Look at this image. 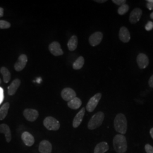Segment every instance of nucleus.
Masks as SVG:
<instances>
[{"instance_id":"obj_1","label":"nucleus","mask_w":153,"mask_h":153,"mask_svg":"<svg viewBox=\"0 0 153 153\" xmlns=\"http://www.w3.org/2000/svg\"><path fill=\"white\" fill-rule=\"evenodd\" d=\"M113 145L117 153H125L127 150V141L123 134H117L113 139Z\"/></svg>"},{"instance_id":"obj_2","label":"nucleus","mask_w":153,"mask_h":153,"mask_svg":"<svg viewBox=\"0 0 153 153\" xmlns=\"http://www.w3.org/2000/svg\"><path fill=\"white\" fill-rule=\"evenodd\" d=\"M114 128L116 131L125 134L127 131V120L126 116L123 114H119L116 115L114 120Z\"/></svg>"},{"instance_id":"obj_3","label":"nucleus","mask_w":153,"mask_h":153,"mask_svg":"<svg viewBox=\"0 0 153 153\" xmlns=\"http://www.w3.org/2000/svg\"><path fill=\"white\" fill-rule=\"evenodd\" d=\"M104 114L103 112H98L93 115L88 121V127L90 130H94L101 126L103 122Z\"/></svg>"},{"instance_id":"obj_4","label":"nucleus","mask_w":153,"mask_h":153,"mask_svg":"<svg viewBox=\"0 0 153 153\" xmlns=\"http://www.w3.org/2000/svg\"><path fill=\"white\" fill-rule=\"evenodd\" d=\"M44 126L49 131H57L60 128L59 121L52 116H48L43 121Z\"/></svg>"},{"instance_id":"obj_5","label":"nucleus","mask_w":153,"mask_h":153,"mask_svg":"<svg viewBox=\"0 0 153 153\" xmlns=\"http://www.w3.org/2000/svg\"><path fill=\"white\" fill-rule=\"evenodd\" d=\"M101 98H102V94L97 93L95 95H94L93 97L90 99L86 107L88 112H91L94 111V109L96 108L97 106L98 105L99 102L100 101Z\"/></svg>"},{"instance_id":"obj_6","label":"nucleus","mask_w":153,"mask_h":153,"mask_svg":"<svg viewBox=\"0 0 153 153\" xmlns=\"http://www.w3.org/2000/svg\"><path fill=\"white\" fill-rule=\"evenodd\" d=\"M23 116L27 120L33 122L38 118V111L36 109L27 108L24 110Z\"/></svg>"},{"instance_id":"obj_7","label":"nucleus","mask_w":153,"mask_h":153,"mask_svg":"<svg viewBox=\"0 0 153 153\" xmlns=\"http://www.w3.org/2000/svg\"><path fill=\"white\" fill-rule=\"evenodd\" d=\"M27 61V56L26 55L22 54L19 56L17 62L14 65L15 70L17 71H22L26 65Z\"/></svg>"},{"instance_id":"obj_8","label":"nucleus","mask_w":153,"mask_h":153,"mask_svg":"<svg viewBox=\"0 0 153 153\" xmlns=\"http://www.w3.org/2000/svg\"><path fill=\"white\" fill-rule=\"evenodd\" d=\"M103 35L101 32H96L94 33L88 39L89 43L90 44L93 46V47H95L100 44L103 39Z\"/></svg>"},{"instance_id":"obj_9","label":"nucleus","mask_w":153,"mask_h":153,"mask_svg":"<svg viewBox=\"0 0 153 153\" xmlns=\"http://www.w3.org/2000/svg\"><path fill=\"white\" fill-rule=\"evenodd\" d=\"M61 95L65 101L69 102L76 97V93L71 88H65L62 90Z\"/></svg>"},{"instance_id":"obj_10","label":"nucleus","mask_w":153,"mask_h":153,"mask_svg":"<svg viewBox=\"0 0 153 153\" xmlns=\"http://www.w3.org/2000/svg\"><path fill=\"white\" fill-rule=\"evenodd\" d=\"M50 52L55 56H59L64 54V52L61 48L60 44L57 42H53L49 44Z\"/></svg>"},{"instance_id":"obj_11","label":"nucleus","mask_w":153,"mask_h":153,"mask_svg":"<svg viewBox=\"0 0 153 153\" xmlns=\"http://www.w3.org/2000/svg\"><path fill=\"white\" fill-rule=\"evenodd\" d=\"M142 15V10L138 7L134 9L131 11L129 16V22L131 24H135L138 22Z\"/></svg>"},{"instance_id":"obj_12","label":"nucleus","mask_w":153,"mask_h":153,"mask_svg":"<svg viewBox=\"0 0 153 153\" xmlns=\"http://www.w3.org/2000/svg\"><path fill=\"white\" fill-rule=\"evenodd\" d=\"M137 62L139 68L141 69H145L149 64V60L148 56L144 53H141L137 56Z\"/></svg>"},{"instance_id":"obj_13","label":"nucleus","mask_w":153,"mask_h":153,"mask_svg":"<svg viewBox=\"0 0 153 153\" xmlns=\"http://www.w3.org/2000/svg\"><path fill=\"white\" fill-rule=\"evenodd\" d=\"M52 146L51 143L47 140H43L40 142L39 146V152L40 153H51Z\"/></svg>"},{"instance_id":"obj_14","label":"nucleus","mask_w":153,"mask_h":153,"mask_svg":"<svg viewBox=\"0 0 153 153\" xmlns=\"http://www.w3.org/2000/svg\"><path fill=\"white\" fill-rule=\"evenodd\" d=\"M119 39L123 43H128L131 39V34L126 27H121L119 33Z\"/></svg>"},{"instance_id":"obj_15","label":"nucleus","mask_w":153,"mask_h":153,"mask_svg":"<svg viewBox=\"0 0 153 153\" xmlns=\"http://www.w3.org/2000/svg\"><path fill=\"white\" fill-rule=\"evenodd\" d=\"M85 114V108L83 107L77 113L76 116L74 118L73 121V126L74 128H78L81 124L83 119L84 117Z\"/></svg>"},{"instance_id":"obj_16","label":"nucleus","mask_w":153,"mask_h":153,"mask_svg":"<svg viewBox=\"0 0 153 153\" xmlns=\"http://www.w3.org/2000/svg\"><path fill=\"white\" fill-rule=\"evenodd\" d=\"M21 137L23 142L27 146H32L35 142L34 137L31 133L28 131L23 132Z\"/></svg>"},{"instance_id":"obj_17","label":"nucleus","mask_w":153,"mask_h":153,"mask_svg":"<svg viewBox=\"0 0 153 153\" xmlns=\"http://www.w3.org/2000/svg\"><path fill=\"white\" fill-rule=\"evenodd\" d=\"M0 133H3L5 136L6 142L9 143L11 141V133L9 126L5 124H2L0 125Z\"/></svg>"},{"instance_id":"obj_18","label":"nucleus","mask_w":153,"mask_h":153,"mask_svg":"<svg viewBox=\"0 0 153 153\" xmlns=\"http://www.w3.org/2000/svg\"><path fill=\"white\" fill-rule=\"evenodd\" d=\"M21 83V82L19 79H16L11 82V85L8 87V94L10 96L14 95L20 86Z\"/></svg>"},{"instance_id":"obj_19","label":"nucleus","mask_w":153,"mask_h":153,"mask_svg":"<svg viewBox=\"0 0 153 153\" xmlns=\"http://www.w3.org/2000/svg\"><path fill=\"white\" fill-rule=\"evenodd\" d=\"M109 150V145L106 142H101L98 143L94 149V153H104Z\"/></svg>"},{"instance_id":"obj_20","label":"nucleus","mask_w":153,"mask_h":153,"mask_svg":"<svg viewBox=\"0 0 153 153\" xmlns=\"http://www.w3.org/2000/svg\"><path fill=\"white\" fill-rule=\"evenodd\" d=\"M82 105L81 100L77 97L71 99L68 103V106L72 109H78Z\"/></svg>"},{"instance_id":"obj_21","label":"nucleus","mask_w":153,"mask_h":153,"mask_svg":"<svg viewBox=\"0 0 153 153\" xmlns=\"http://www.w3.org/2000/svg\"><path fill=\"white\" fill-rule=\"evenodd\" d=\"M78 45V38L76 35H73L68 43V49L71 51L76 50Z\"/></svg>"},{"instance_id":"obj_22","label":"nucleus","mask_w":153,"mask_h":153,"mask_svg":"<svg viewBox=\"0 0 153 153\" xmlns=\"http://www.w3.org/2000/svg\"><path fill=\"white\" fill-rule=\"evenodd\" d=\"M0 72L3 76L4 82L7 83L10 81L11 79V73L6 67H2L0 69Z\"/></svg>"},{"instance_id":"obj_23","label":"nucleus","mask_w":153,"mask_h":153,"mask_svg":"<svg viewBox=\"0 0 153 153\" xmlns=\"http://www.w3.org/2000/svg\"><path fill=\"white\" fill-rule=\"evenodd\" d=\"M10 107L9 103H5L2 105L0 108V120H3L7 115Z\"/></svg>"},{"instance_id":"obj_24","label":"nucleus","mask_w":153,"mask_h":153,"mask_svg":"<svg viewBox=\"0 0 153 153\" xmlns=\"http://www.w3.org/2000/svg\"><path fill=\"white\" fill-rule=\"evenodd\" d=\"M85 64V59L83 57L79 56L73 63V68L74 70H79L82 68Z\"/></svg>"},{"instance_id":"obj_25","label":"nucleus","mask_w":153,"mask_h":153,"mask_svg":"<svg viewBox=\"0 0 153 153\" xmlns=\"http://www.w3.org/2000/svg\"><path fill=\"white\" fill-rule=\"evenodd\" d=\"M129 9V6L127 4H124L123 5L120 6L118 10H117V13L119 14L121 16L124 15L126 13Z\"/></svg>"},{"instance_id":"obj_26","label":"nucleus","mask_w":153,"mask_h":153,"mask_svg":"<svg viewBox=\"0 0 153 153\" xmlns=\"http://www.w3.org/2000/svg\"><path fill=\"white\" fill-rule=\"evenodd\" d=\"M11 25L9 22L4 20H0V28L1 29H7L10 27Z\"/></svg>"},{"instance_id":"obj_27","label":"nucleus","mask_w":153,"mask_h":153,"mask_svg":"<svg viewBox=\"0 0 153 153\" xmlns=\"http://www.w3.org/2000/svg\"><path fill=\"white\" fill-rule=\"evenodd\" d=\"M145 149L146 153H153V147L149 144H146L145 145Z\"/></svg>"},{"instance_id":"obj_28","label":"nucleus","mask_w":153,"mask_h":153,"mask_svg":"<svg viewBox=\"0 0 153 153\" xmlns=\"http://www.w3.org/2000/svg\"><path fill=\"white\" fill-rule=\"evenodd\" d=\"M112 2L117 5H123L124 4H126V0H112Z\"/></svg>"},{"instance_id":"obj_29","label":"nucleus","mask_w":153,"mask_h":153,"mask_svg":"<svg viewBox=\"0 0 153 153\" xmlns=\"http://www.w3.org/2000/svg\"><path fill=\"white\" fill-rule=\"evenodd\" d=\"M153 28V22L151 21H149L147 23V24L145 26V29L146 31H149L150 30H152Z\"/></svg>"},{"instance_id":"obj_30","label":"nucleus","mask_w":153,"mask_h":153,"mask_svg":"<svg viewBox=\"0 0 153 153\" xmlns=\"http://www.w3.org/2000/svg\"><path fill=\"white\" fill-rule=\"evenodd\" d=\"M4 100V90L3 88L0 87V104Z\"/></svg>"},{"instance_id":"obj_31","label":"nucleus","mask_w":153,"mask_h":153,"mask_svg":"<svg viewBox=\"0 0 153 153\" xmlns=\"http://www.w3.org/2000/svg\"><path fill=\"white\" fill-rule=\"evenodd\" d=\"M148 83H149V85L150 88H153V74L152 76H150V78L149 80Z\"/></svg>"},{"instance_id":"obj_32","label":"nucleus","mask_w":153,"mask_h":153,"mask_svg":"<svg viewBox=\"0 0 153 153\" xmlns=\"http://www.w3.org/2000/svg\"><path fill=\"white\" fill-rule=\"evenodd\" d=\"M147 7L149 10H153V3L151 2H148L147 3Z\"/></svg>"},{"instance_id":"obj_33","label":"nucleus","mask_w":153,"mask_h":153,"mask_svg":"<svg viewBox=\"0 0 153 153\" xmlns=\"http://www.w3.org/2000/svg\"><path fill=\"white\" fill-rule=\"evenodd\" d=\"M4 16V9L0 7V17H2Z\"/></svg>"},{"instance_id":"obj_34","label":"nucleus","mask_w":153,"mask_h":153,"mask_svg":"<svg viewBox=\"0 0 153 153\" xmlns=\"http://www.w3.org/2000/svg\"><path fill=\"white\" fill-rule=\"evenodd\" d=\"M95 1L98 3H104V2H106L107 1V0H95Z\"/></svg>"},{"instance_id":"obj_35","label":"nucleus","mask_w":153,"mask_h":153,"mask_svg":"<svg viewBox=\"0 0 153 153\" xmlns=\"http://www.w3.org/2000/svg\"><path fill=\"white\" fill-rule=\"evenodd\" d=\"M150 136H151V137L153 139V128H152L151 129H150Z\"/></svg>"},{"instance_id":"obj_36","label":"nucleus","mask_w":153,"mask_h":153,"mask_svg":"<svg viewBox=\"0 0 153 153\" xmlns=\"http://www.w3.org/2000/svg\"><path fill=\"white\" fill-rule=\"evenodd\" d=\"M146 1L148 2H151V3H153V0H146Z\"/></svg>"},{"instance_id":"obj_37","label":"nucleus","mask_w":153,"mask_h":153,"mask_svg":"<svg viewBox=\"0 0 153 153\" xmlns=\"http://www.w3.org/2000/svg\"><path fill=\"white\" fill-rule=\"evenodd\" d=\"M150 18H151L152 19H153V12L150 14Z\"/></svg>"},{"instance_id":"obj_38","label":"nucleus","mask_w":153,"mask_h":153,"mask_svg":"<svg viewBox=\"0 0 153 153\" xmlns=\"http://www.w3.org/2000/svg\"><path fill=\"white\" fill-rule=\"evenodd\" d=\"M1 83V78H0V84Z\"/></svg>"}]
</instances>
